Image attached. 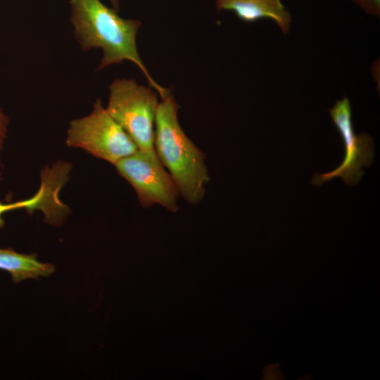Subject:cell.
<instances>
[{"instance_id": "52a82bcc", "label": "cell", "mask_w": 380, "mask_h": 380, "mask_svg": "<svg viewBox=\"0 0 380 380\" xmlns=\"http://www.w3.org/2000/svg\"><path fill=\"white\" fill-rule=\"evenodd\" d=\"M218 11H233L245 23H254L263 18L275 22L284 34L290 31L291 15L281 0H217Z\"/></svg>"}, {"instance_id": "ba28073f", "label": "cell", "mask_w": 380, "mask_h": 380, "mask_svg": "<svg viewBox=\"0 0 380 380\" xmlns=\"http://www.w3.org/2000/svg\"><path fill=\"white\" fill-rule=\"evenodd\" d=\"M0 270L9 272L15 283L27 279L48 277L54 266L37 260L35 254L19 253L9 248H0Z\"/></svg>"}, {"instance_id": "7a4b0ae2", "label": "cell", "mask_w": 380, "mask_h": 380, "mask_svg": "<svg viewBox=\"0 0 380 380\" xmlns=\"http://www.w3.org/2000/svg\"><path fill=\"white\" fill-rule=\"evenodd\" d=\"M179 106L169 93L159 103L155 121L154 149L189 204L200 203L210 180L205 156L189 139L178 120Z\"/></svg>"}, {"instance_id": "5b68a950", "label": "cell", "mask_w": 380, "mask_h": 380, "mask_svg": "<svg viewBox=\"0 0 380 380\" xmlns=\"http://www.w3.org/2000/svg\"><path fill=\"white\" fill-rule=\"evenodd\" d=\"M114 165L134 188L142 207L158 204L172 213L178 210L179 192L155 150L138 149Z\"/></svg>"}, {"instance_id": "7c38bea8", "label": "cell", "mask_w": 380, "mask_h": 380, "mask_svg": "<svg viewBox=\"0 0 380 380\" xmlns=\"http://www.w3.org/2000/svg\"><path fill=\"white\" fill-rule=\"evenodd\" d=\"M110 1L111 2L113 8L118 11L119 8V0H110Z\"/></svg>"}, {"instance_id": "9c48e42d", "label": "cell", "mask_w": 380, "mask_h": 380, "mask_svg": "<svg viewBox=\"0 0 380 380\" xmlns=\"http://www.w3.org/2000/svg\"><path fill=\"white\" fill-rule=\"evenodd\" d=\"M362 8L367 13L379 16L380 0H352Z\"/></svg>"}, {"instance_id": "3957f363", "label": "cell", "mask_w": 380, "mask_h": 380, "mask_svg": "<svg viewBox=\"0 0 380 380\" xmlns=\"http://www.w3.org/2000/svg\"><path fill=\"white\" fill-rule=\"evenodd\" d=\"M106 108L123 128L138 149L154 151L156 116L159 105L157 93L134 80L117 79L109 87Z\"/></svg>"}, {"instance_id": "277c9868", "label": "cell", "mask_w": 380, "mask_h": 380, "mask_svg": "<svg viewBox=\"0 0 380 380\" xmlns=\"http://www.w3.org/2000/svg\"><path fill=\"white\" fill-rule=\"evenodd\" d=\"M66 144L84 149L113 165L138 150L130 137L103 108L100 99L96 101L89 115L70 122Z\"/></svg>"}, {"instance_id": "8fae6325", "label": "cell", "mask_w": 380, "mask_h": 380, "mask_svg": "<svg viewBox=\"0 0 380 380\" xmlns=\"http://www.w3.org/2000/svg\"><path fill=\"white\" fill-rule=\"evenodd\" d=\"M9 119L0 108V150L3 147L4 141L6 137L7 126Z\"/></svg>"}, {"instance_id": "6da1fadb", "label": "cell", "mask_w": 380, "mask_h": 380, "mask_svg": "<svg viewBox=\"0 0 380 380\" xmlns=\"http://www.w3.org/2000/svg\"><path fill=\"white\" fill-rule=\"evenodd\" d=\"M70 4L74 36L81 49L103 51L98 70L129 61L141 69L162 99L170 92L152 78L139 55L136 45L137 34L141 26L139 20L121 18L117 10L108 7L100 0H70Z\"/></svg>"}, {"instance_id": "30bf717a", "label": "cell", "mask_w": 380, "mask_h": 380, "mask_svg": "<svg viewBox=\"0 0 380 380\" xmlns=\"http://www.w3.org/2000/svg\"><path fill=\"white\" fill-rule=\"evenodd\" d=\"M27 203L25 200L20 201L14 203H4L0 202V228L3 227L4 221L3 215L7 211L26 208Z\"/></svg>"}, {"instance_id": "8992f818", "label": "cell", "mask_w": 380, "mask_h": 380, "mask_svg": "<svg viewBox=\"0 0 380 380\" xmlns=\"http://www.w3.org/2000/svg\"><path fill=\"white\" fill-rule=\"evenodd\" d=\"M329 113L343 140L345 156L341 165L333 171L315 173L311 183L320 186L338 177L346 184L355 186L365 174L362 167H369L373 161L374 141L368 134H355L352 122L351 106L348 98L336 101L334 106L329 109Z\"/></svg>"}]
</instances>
